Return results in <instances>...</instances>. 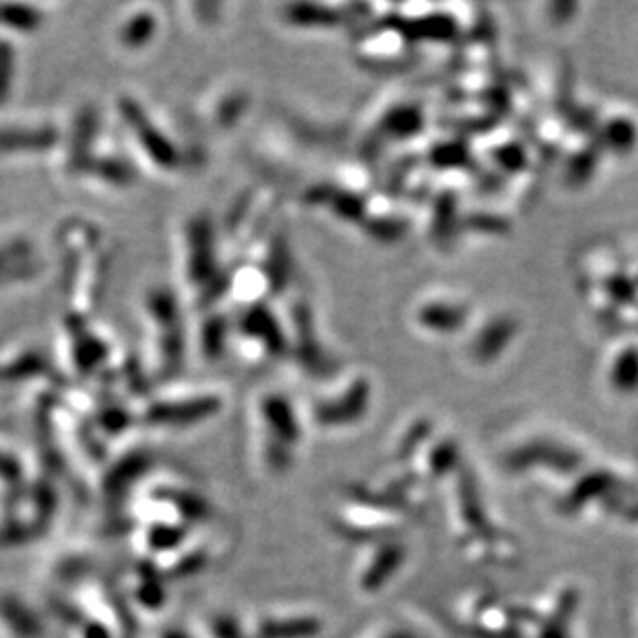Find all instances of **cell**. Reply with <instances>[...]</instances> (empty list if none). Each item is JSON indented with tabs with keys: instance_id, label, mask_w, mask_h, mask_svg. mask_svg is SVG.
I'll list each match as a JSON object with an SVG mask.
<instances>
[{
	"instance_id": "obj_1",
	"label": "cell",
	"mask_w": 638,
	"mask_h": 638,
	"mask_svg": "<svg viewBox=\"0 0 638 638\" xmlns=\"http://www.w3.org/2000/svg\"><path fill=\"white\" fill-rule=\"evenodd\" d=\"M120 116H122L125 125L131 129L134 141L148 155L151 164H155L162 170H174L179 165L181 162L179 149L134 99H120Z\"/></svg>"
},
{
	"instance_id": "obj_9",
	"label": "cell",
	"mask_w": 638,
	"mask_h": 638,
	"mask_svg": "<svg viewBox=\"0 0 638 638\" xmlns=\"http://www.w3.org/2000/svg\"><path fill=\"white\" fill-rule=\"evenodd\" d=\"M75 361L77 368L83 370H91L96 368L99 361L106 358V345L99 342L98 335L85 331V328H77L75 331Z\"/></svg>"
},
{
	"instance_id": "obj_2",
	"label": "cell",
	"mask_w": 638,
	"mask_h": 638,
	"mask_svg": "<svg viewBox=\"0 0 638 638\" xmlns=\"http://www.w3.org/2000/svg\"><path fill=\"white\" fill-rule=\"evenodd\" d=\"M148 311L153 325L160 331V349L164 356V366L176 368L181 366L182 358V327L179 306L174 295L165 290H158L149 294Z\"/></svg>"
},
{
	"instance_id": "obj_10",
	"label": "cell",
	"mask_w": 638,
	"mask_h": 638,
	"mask_svg": "<svg viewBox=\"0 0 638 638\" xmlns=\"http://www.w3.org/2000/svg\"><path fill=\"white\" fill-rule=\"evenodd\" d=\"M83 170H87L89 174L98 176L106 184H120V186H127L131 184L132 172L131 167L118 162V160H96L94 165H85Z\"/></svg>"
},
{
	"instance_id": "obj_5",
	"label": "cell",
	"mask_w": 638,
	"mask_h": 638,
	"mask_svg": "<svg viewBox=\"0 0 638 638\" xmlns=\"http://www.w3.org/2000/svg\"><path fill=\"white\" fill-rule=\"evenodd\" d=\"M56 141V131L50 127H23V129H4L0 131V153L17 151H44Z\"/></svg>"
},
{
	"instance_id": "obj_14",
	"label": "cell",
	"mask_w": 638,
	"mask_h": 638,
	"mask_svg": "<svg viewBox=\"0 0 638 638\" xmlns=\"http://www.w3.org/2000/svg\"><path fill=\"white\" fill-rule=\"evenodd\" d=\"M172 638H182V637H172Z\"/></svg>"
},
{
	"instance_id": "obj_11",
	"label": "cell",
	"mask_w": 638,
	"mask_h": 638,
	"mask_svg": "<svg viewBox=\"0 0 638 638\" xmlns=\"http://www.w3.org/2000/svg\"><path fill=\"white\" fill-rule=\"evenodd\" d=\"M15 79V48L0 40V106L11 94V85Z\"/></svg>"
},
{
	"instance_id": "obj_6",
	"label": "cell",
	"mask_w": 638,
	"mask_h": 638,
	"mask_svg": "<svg viewBox=\"0 0 638 638\" xmlns=\"http://www.w3.org/2000/svg\"><path fill=\"white\" fill-rule=\"evenodd\" d=\"M158 32V19L149 11H141L132 15L120 30V42L129 50L143 48L153 40Z\"/></svg>"
},
{
	"instance_id": "obj_7",
	"label": "cell",
	"mask_w": 638,
	"mask_h": 638,
	"mask_svg": "<svg viewBox=\"0 0 638 638\" xmlns=\"http://www.w3.org/2000/svg\"><path fill=\"white\" fill-rule=\"evenodd\" d=\"M44 15L30 4H0V25L13 32L32 33L40 30Z\"/></svg>"
},
{
	"instance_id": "obj_3",
	"label": "cell",
	"mask_w": 638,
	"mask_h": 638,
	"mask_svg": "<svg viewBox=\"0 0 638 638\" xmlns=\"http://www.w3.org/2000/svg\"><path fill=\"white\" fill-rule=\"evenodd\" d=\"M186 275L193 285L212 283L215 273V236L209 217H195L186 228Z\"/></svg>"
},
{
	"instance_id": "obj_4",
	"label": "cell",
	"mask_w": 638,
	"mask_h": 638,
	"mask_svg": "<svg viewBox=\"0 0 638 638\" xmlns=\"http://www.w3.org/2000/svg\"><path fill=\"white\" fill-rule=\"evenodd\" d=\"M219 410V401L212 394L182 401H160L148 411L149 422L164 425H188L212 418Z\"/></svg>"
},
{
	"instance_id": "obj_8",
	"label": "cell",
	"mask_w": 638,
	"mask_h": 638,
	"mask_svg": "<svg viewBox=\"0 0 638 638\" xmlns=\"http://www.w3.org/2000/svg\"><path fill=\"white\" fill-rule=\"evenodd\" d=\"M44 370H46L44 358L37 352H25V354H19L13 360L0 366V380L15 382V380H23V378L37 377Z\"/></svg>"
},
{
	"instance_id": "obj_12",
	"label": "cell",
	"mask_w": 638,
	"mask_h": 638,
	"mask_svg": "<svg viewBox=\"0 0 638 638\" xmlns=\"http://www.w3.org/2000/svg\"><path fill=\"white\" fill-rule=\"evenodd\" d=\"M221 335H224V328L219 327V323L217 321H209L207 325H205V331H203V349H205V354L207 356H215L221 347H219V339H221Z\"/></svg>"
},
{
	"instance_id": "obj_13",
	"label": "cell",
	"mask_w": 638,
	"mask_h": 638,
	"mask_svg": "<svg viewBox=\"0 0 638 638\" xmlns=\"http://www.w3.org/2000/svg\"><path fill=\"white\" fill-rule=\"evenodd\" d=\"M23 252H28V250H25V246H17V250L13 252V259H17V257H19V255H23ZM9 262H11V257L2 259V264H0V267H7Z\"/></svg>"
}]
</instances>
